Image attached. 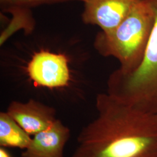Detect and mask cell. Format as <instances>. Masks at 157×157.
Masks as SVG:
<instances>
[{
  "mask_svg": "<svg viewBox=\"0 0 157 157\" xmlns=\"http://www.w3.org/2000/svg\"><path fill=\"white\" fill-rule=\"evenodd\" d=\"M26 71L34 84L49 89L67 86L71 79L67 56L48 51L35 53Z\"/></svg>",
  "mask_w": 157,
  "mask_h": 157,
  "instance_id": "4",
  "label": "cell"
},
{
  "mask_svg": "<svg viewBox=\"0 0 157 157\" xmlns=\"http://www.w3.org/2000/svg\"><path fill=\"white\" fill-rule=\"evenodd\" d=\"M141 0H85L82 19L85 24L108 32L115 28Z\"/></svg>",
  "mask_w": 157,
  "mask_h": 157,
  "instance_id": "5",
  "label": "cell"
},
{
  "mask_svg": "<svg viewBox=\"0 0 157 157\" xmlns=\"http://www.w3.org/2000/svg\"><path fill=\"white\" fill-rule=\"evenodd\" d=\"M6 112L30 136L48 128L57 119L53 107L33 99L26 102L12 101Z\"/></svg>",
  "mask_w": 157,
  "mask_h": 157,
  "instance_id": "6",
  "label": "cell"
},
{
  "mask_svg": "<svg viewBox=\"0 0 157 157\" xmlns=\"http://www.w3.org/2000/svg\"><path fill=\"white\" fill-rule=\"evenodd\" d=\"M147 1L155 20L143 61L130 73L113 72L107 82V93L144 112L157 114V0Z\"/></svg>",
  "mask_w": 157,
  "mask_h": 157,
  "instance_id": "3",
  "label": "cell"
},
{
  "mask_svg": "<svg viewBox=\"0 0 157 157\" xmlns=\"http://www.w3.org/2000/svg\"><path fill=\"white\" fill-rule=\"evenodd\" d=\"M70 129L57 119L48 128L34 135L21 157H63Z\"/></svg>",
  "mask_w": 157,
  "mask_h": 157,
  "instance_id": "7",
  "label": "cell"
},
{
  "mask_svg": "<svg viewBox=\"0 0 157 157\" xmlns=\"http://www.w3.org/2000/svg\"><path fill=\"white\" fill-rule=\"evenodd\" d=\"M32 138L7 112L0 113V145L25 150Z\"/></svg>",
  "mask_w": 157,
  "mask_h": 157,
  "instance_id": "8",
  "label": "cell"
},
{
  "mask_svg": "<svg viewBox=\"0 0 157 157\" xmlns=\"http://www.w3.org/2000/svg\"><path fill=\"white\" fill-rule=\"evenodd\" d=\"M97 116L77 137L72 157H157V114L108 93L98 94Z\"/></svg>",
  "mask_w": 157,
  "mask_h": 157,
  "instance_id": "1",
  "label": "cell"
},
{
  "mask_svg": "<svg viewBox=\"0 0 157 157\" xmlns=\"http://www.w3.org/2000/svg\"><path fill=\"white\" fill-rule=\"evenodd\" d=\"M154 20L151 6L141 0L115 28L97 34L94 48L101 56L117 59L119 71L130 73L143 61Z\"/></svg>",
  "mask_w": 157,
  "mask_h": 157,
  "instance_id": "2",
  "label": "cell"
},
{
  "mask_svg": "<svg viewBox=\"0 0 157 157\" xmlns=\"http://www.w3.org/2000/svg\"><path fill=\"white\" fill-rule=\"evenodd\" d=\"M85 0H0V6L2 11L9 13L14 10H31L37 6L68 1H80Z\"/></svg>",
  "mask_w": 157,
  "mask_h": 157,
  "instance_id": "9",
  "label": "cell"
},
{
  "mask_svg": "<svg viewBox=\"0 0 157 157\" xmlns=\"http://www.w3.org/2000/svg\"><path fill=\"white\" fill-rule=\"evenodd\" d=\"M0 157H11V156L6 149L1 147L0 148Z\"/></svg>",
  "mask_w": 157,
  "mask_h": 157,
  "instance_id": "10",
  "label": "cell"
}]
</instances>
